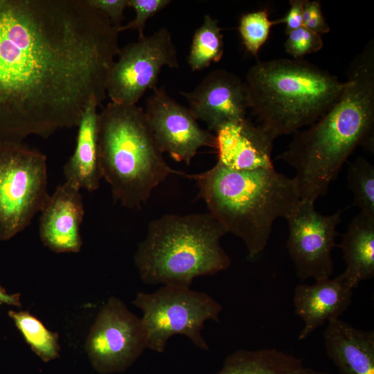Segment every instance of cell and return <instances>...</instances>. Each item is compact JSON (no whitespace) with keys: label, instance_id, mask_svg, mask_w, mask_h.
I'll return each instance as SVG.
<instances>
[{"label":"cell","instance_id":"obj_31","mask_svg":"<svg viewBox=\"0 0 374 374\" xmlns=\"http://www.w3.org/2000/svg\"><path fill=\"white\" fill-rule=\"evenodd\" d=\"M302 374H329L328 373L319 371L317 370H314L310 368H306L305 367Z\"/></svg>","mask_w":374,"mask_h":374},{"label":"cell","instance_id":"obj_6","mask_svg":"<svg viewBox=\"0 0 374 374\" xmlns=\"http://www.w3.org/2000/svg\"><path fill=\"white\" fill-rule=\"evenodd\" d=\"M98 157L113 197L128 208H141L170 175L185 174L166 162L136 105L110 101L99 113Z\"/></svg>","mask_w":374,"mask_h":374},{"label":"cell","instance_id":"obj_5","mask_svg":"<svg viewBox=\"0 0 374 374\" xmlns=\"http://www.w3.org/2000/svg\"><path fill=\"white\" fill-rule=\"evenodd\" d=\"M226 233L208 212L166 214L152 220L134 257L141 279L190 288L195 278L227 269L231 260L220 244Z\"/></svg>","mask_w":374,"mask_h":374},{"label":"cell","instance_id":"obj_22","mask_svg":"<svg viewBox=\"0 0 374 374\" xmlns=\"http://www.w3.org/2000/svg\"><path fill=\"white\" fill-rule=\"evenodd\" d=\"M16 328L30 349L44 362L60 357L58 334L49 330L43 323L28 311L8 312Z\"/></svg>","mask_w":374,"mask_h":374},{"label":"cell","instance_id":"obj_27","mask_svg":"<svg viewBox=\"0 0 374 374\" xmlns=\"http://www.w3.org/2000/svg\"><path fill=\"white\" fill-rule=\"evenodd\" d=\"M302 21L304 27L319 35L330 30L318 1L303 0Z\"/></svg>","mask_w":374,"mask_h":374},{"label":"cell","instance_id":"obj_10","mask_svg":"<svg viewBox=\"0 0 374 374\" xmlns=\"http://www.w3.org/2000/svg\"><path fill=\"white\" fill-rule=\"evenodd\" d=\"M147 348L141 318L116 297L100 310L85 342L93 368L100 374L121 373L130 368Z\"/></svg>","mask_w":374,"mask_h":374},{"label":"cell","instance_id":"obj_23","mask_svg":"<svg viewBox=\"0 0 374 374\" xmlns=\"http://www.w3.org/2000/svg\"><path fill=\"white\" fill-rule=\"evenodd\" d=\"M347 181L353 195V205L361 212L374 215L373 166L365 158L357 157L349 163Z\"/></svg>","mask_w":374,"mask_h":374},{"label":"cell","instance_id":"obj_30","mask_svg":"<svg viewBox=\"0 0 374 374\" xmlns=\"http://www.w3.org/2000/svg\"><path fill=\"white\" fill-rule=\"evenodd\" d=\"M21 295L19 293L9 294L0 285V305L6 304L15 307H21Z\"/></svg>","mask_w":374,"mask_h":374},{"label":"cell","instance_id":"obj_7","mask_svg":"<svg viewBox=\"0 0 374 374\" xmlns=\"http://www.w3.org/2000/svg\"><path fill=\"white\" fill-rule=\"evenodd\" d=\"M133 304L143 312L147 348L162 353L168 340L182 335L198 348L208 350L201 334L208 320L219 322L222 305L206 293L163 285L152 293L138 292Z\"/></svg>","mask_w":374,"mask_h":374},{"label":"cell","instance_id":"obj_26","mask_svg":"<svg viewBox=\"0 0 374 374\" xmlns=\"http://www.w3.org/2000/svg\"><path fill=\"white\" fill-rule=\"evenodd\" d=\"M170 3V0H127L128 7L135 11V17L127 25H122L118 28L119 33L132 29L138 32L139 37L143 36L147 21Z\"/></svg>","mask_w":374,"mask_h":374},{"label":"cell","instance_id":"obj_24","mask_svg":"<svg viewBox=\"0 0 374 374\" xmlns=\"http://www.w3.org/2000/svg\"><path fill=\"white\" fill-rule=\"evenodd\" d=\"M277 24L276 20L271 21L267 10L246 13L239 23V33L247 51L257 56L260 49L267 42L271 28Z\"/></svg>","mask_w":374,"mask_h":374},{"label":"cell","instance_id":"obj_17","mask_svg":"<svg viewBox=\"0 0 374 374\" xmlns=\"http://www.w3.org/2000/svg\"><path fill=\"white\" fill-rule=\"evenodd\" d=\"M100 104L95 97L87 103L77 127L74 152L63 167L65 181L89 192L96 190L103 178L98 157Z\"/></svg>","mask_w":374,"mask_h":374},{"label":"cell","instance_id":"obj_14","mask_svg":"<svg viewBox=\"0 0 374 374\" xmlns=\"http://www.w3.org/2000/svg\"><path fill=\"white\" fill-rule=\"evenodd\" d=\"M217 162L234 170L274 168L271 159L275 137L245 118L215 131Z\"/></svg>","mask_w":374,"mask_h":374},{"label":"cell","instance_id":"obj_2","mask_svg":"<svg viewBox=\"0 0 374 374\" xmlns=\"http://www.w3.org/2000/svg\"><path fill=\"white\" fill-rule=\"evenodd\" d=\"M358 146L373 152V39L350 62L339 99L310 127L295 132L287 148L276 159L295 169L302 196L317 199Z\"/></svg>","mask_w":374,"mask_h":374},{"label":"cell","instance_id":"obj_12","mask_svg":"<svg viewBox=\"0 0 374 374\" xmlns=\"http://www.w3.org/2000/svg\"><path fill=\"white\" fill-rule=\"evenodd\" d=\"M147 100L145 117L156 143L172 159L189 165L202 147L215 148V137L202 128L188 107L155 87Z\"/></svg>","mask_w":374,"mask_h":374},{"label":"cell","instance_id":"obj_28","mask_svg":"<svg viewBox=\"0 0 374 374\" xmlns=\"http://www.w3.org/2000/svg\"><path fill=\"white\" fill-rule=\"evenodd\" d=\"M94 9L103 13L118 28L122 26L127 0H87Z\"/></svg>","mask_w":374,"mask_h":374},{"label":"cell","instance_id":"obj_29","mask_svg":"<svg viewBox=\"0 0 374 374\" xmlns=\"http://www.w3.org/2000/svg\"><path fill=\"white\" fill-rule=\"evenodd\" d=\"M290 8L287 15L276 20L277 24H285V32L288 35L303 26L302 13L303 0H290Z\"/></svg>","mask_w":374,"mask_h":374},{"label":"cell","instance_id":"obj_13","mask_svg":"<svg viewBox=\"0 0 374 374\" xmlns=\"http://www.w3.org/2000/svg\"><path fill=\"white\" fill-rule=\"evenodd\" d=\"M181 94L196 119L213 131L227 123L245 118L250 108L245 82L225 69L211 71L192 91Z\"/></svg>","mask_w":374,"mask_h":374},{"label":"cell","instance_id":"obj_18","mask_svg":"<svg viewBox=\"0 0 374 374\" xmlns=\"http://www.w3.org/2000/svg\"><path fill=\"white\" fill-rule=\"evenodd\" d=\"M326 354L340 374H374V332L355 328L340 319L327 323Z\"/></svg>","mask_w":374,"mask_h":374},{"label":"cell","instance_id":"obj_8","mask_svg":"<svg viewBox=\"0 0 374 374\" xmlns=\"http://www.w3.org/2000/svg\"><path fill=\"white\" fill-rule=\"evenodd\" d=\"M46 160L24 143L0 142V240L23 231L44 208L50 195Z\"/></svg>","mask_w":374,"mask_h":374},{"label":"cell","instance_id":"obj_16","mask_svg":"<svg viewBox=\"0 0 374 374\" xmlns=\"http://www.w3.org/2000/svg\"><path fill=\"white\" fill-rule=\"evenodd\" d=\"M353 290L341 274L333 279L317 280L313 285H296L293 303L295 313L304 323L299 340L305 339L326 323L339 319L350 305Z\"/></svg>","mask_w":374,"mask_h":374},{"label":"cell","instance_id":"obj_25","mask_svg":"<svg viewBox=\"0 0 374 374\" xmlns=\"http://www.w3.org/2000/svg\"><path fill=\"white\" fill-rule=\"evenodd\" d=\"M284 44L286 52L295 59L320 51L323 42L321 35L314 33L303 26L291 32Z\"/></svg>","mask_w":374,"mask_h":374},{"label":"cell","instance_id":"obj_11","mask_svg":"<svg viewBox=\"0 0 374 374\" xmlns=\"http://www.w3.org/2000/svg\"><path fill=\"white\" fill-rule=\"evenodd\" d=\"M344 211L323 215L315 210L314 203L300 200L285 218L289 229L287 251L302 280L312 278L317 281L333 274L331 253L338 235L336 227Z\"/></svg>","mask_w":374,"mask_h":374},{"label":"cell","instance_id":"obj_15","mask_svg":"<svg viewBox=\"0 0 374 374\" xmlns=\"http://www.w3.org/2000/svg\"><path fill=\"white\" fill-rule=\"evenodd\" d=\"M40 213L39 236L46 247L58 253L80 251L84 215L80 188L67 181L58 186Z\"/></svg>","mask_w":374,"mask_h":374},{"label":"cell","instance_id":"obj_1","mask_svg":"<svg viewBox=\"0 0 374 374\" xmlns=\"http://www.w3.org/2000/svg\"><path fill=\"white\" fill-rule=\"evenodd\" d=\"M118 34L87 0H0V142L78 127L107 97Z\"/></svg>","mask_w":374,"mask_h":374},{"label":"cell","instance_id":"obj_19","mask_svg":"<svg viewBox=\"0 0 374 374\" xmlns=\"http://www.w3.org/2000/svg\"><path fill=\"white\" fill-rule=\"evenodd\" d=\"M338 247L346 269L341 273L353 289L374 276V215L359 212L350 221Z\"/></svg>","mask_w":374,"mask_h":374},{"label":"cell","instance_id":"obj_20","mask_svg":"<svg viewBox=\"0 0 374 374\" xmlns=\"http://www.w3.org/2000/svg\"><path fill=\"white\" fill-rule=\"evenodd\" d=\"M301 359L277 348L240 349L229 355L216 374H302Z\"/></svg>","mask_w":374,"mask_h":374},{"label":"cell","instance_id":"obj_3","mask_svg":"<svg viewBox=\"0 0 374 374\" xmlns=\"http://www.w3.org/2000/svg\"><path fill=\"white\" fill-rule=\"evenodd\" d=\"M184 177L196 182L208 213L242 240L250 259L266 247L274 221L286 218L300 201L295 178L274 168L234 170L216 163Z\"/></svg>","mask_w":374,"mask_h":374},{"label":"cell","instance_id":"obj_4","mask_svg":"<svg viewBox=\"0 0 374 374\" xmlns=\"http://www.w3.org/2000/svg\"><path fill=\"white\" fill-rule=\"evenodd\" d=\"M258 124L275 138L313 124L341 95L345 81L302 59L258 62L244 82Z\"/></svg>","mask_w":374,"mask_h":374},{"label":"cell","instance_id":"obj_21","mask_svg":"<svg viewBox=\"0 0 374 374\" xmlns=\"http://www.w3.org/2000/svg\"><path fill=\"white\" fill-rule=\"evenodd\" d=\"M224 53V41L219 21L209 15L204 17L202 25L193 35L188 63L193 71L208 67L219 62Z\"/></svg>","mask_w":374,"mask_h":374},{"label":"cell","instance_id":"obj_9","mask_svg":"<svg viewBox=\"0 0 374 374\" xmlns=\"http://www.w3.org/2000/svg\"><path fill=\"white\" fill-rule=\"evenodd\" d=\"M110 70L107 96L112 103L136 105L157 86L164 66L179 69L177 48L170 31L161 28L121 48Z\"/></svg>","mask_w":374,"mask_h":374}]
</instances>
